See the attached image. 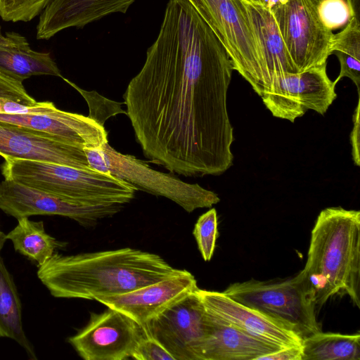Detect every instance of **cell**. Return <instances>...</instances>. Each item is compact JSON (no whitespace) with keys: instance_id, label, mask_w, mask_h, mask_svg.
<instances>
[{"instance_id":"cell-18","label":"cell","mask_w":360,"mask_h":360,"mask_svg":"<svg viewBox=\"0 0 360 360\" xmlns=\"http://www.w3.org/2000/svg\"><path fill=\"white\" fill-rule=\"evenodd\" d=\"M208 314L210 329L197 349L196 360H258L280 349Z\"/></svg>"},{"instance_id":"cell-33","label":"cell","mask_w":360,"mask_h":360,"mask_svg":"<svg viewBox=\"0 0 360 360\" xmlns=\"http://www.w3.org/2000/svg\"><path fill=\"white\" fill-rule=\"evenodd\" d=\"M28 44L26 38L20 34L11 32L4 35L0 30V45H24Z\"/></svg>"},{"instance_id":"cell-16","label":"cell","mask_w":360,"mask_h":360,"mask_svg":"<svg viewBox=\"0 0 360 360\" xmlns=\"http://www.w3.org/2000/svg\"><path fill=\"white\" fill-rule=\"evenodd\" d=\"M0 121L48 133L82 150L99 148L108 142V132L103 126L89 116L57 108L43 113L0 112Z\"/></svg>"},{"instance_id":"cell-15","label":"cell","mask_w":360,"mask_h":360,"mask_svg":"<svg viewBox=\"0 0 360 360\" xmlns=\"http://www.w3.org/2000/svg\"><path fill=\"white\" fill-rule=\"evenodd\" d=\"M0 155L91 168L84 150L40 131L0 121Z\"/></svg>"},{"instance_id":"cell-34","label":"cell","mask_w":360,"mask_h":360,"mask_svg":"<svg viewBox=\"0 0 360 360\" xmlns=\"http://www.w3.org/2000/svg\"><path fill=\"white\" fill-rule=\"evenodd\" d=\"M352 12V17L360 20V0H346Z\"/></svg>"},{"instance_id":"cell-9","label":"cell","mask_w":360,"mask_h":360,"mask_svg":"<svg viewBox=\"0 0 360 360\" xmlns=\"http://www.w3.org/2000/svg\"><path fill=\"white\" fill-rule=\"evenodd\" d=\"M327 63L299 73L274 79L261 96L272 115L291 122L308 110L323 115L337 98L335 84L328 77Z\"/></svg>"},{"instance_id":"cell-23","label":"cell","mask_w":360,"mask_h":360,"mask_svg":"<svg viewBox=\"0 0 360 360\" xmlns=\"http://www.w3.org/2000/svg\"><path fill=\"white\" fill-rule=\"evenodd\" d=\"M302 360H360V335L311 334L302 339Z\"/></svg>"},{"instance_id":"cell-8","label":"cell","mask_w":360,"mask_h":360,"mask_svg":"<svg viewBox=\"0 0 360 360\" xmlns=\"http://www.w3.org/2000/svg\"><path fill=\"white\" fill-rule=\"evenodd\" d=\"M319 1H267L298 73L327 63L330 55L333 33L324 26L319 18Z\"/></svg>"},{"instance_id":"cell-2","label":"cell","mask_w":360,"mask_h":360,"mask_svg":"<svg viewBox=\"0 0 360 360\" xmlns=\"http://www.w3.org/2000/svg\"><path fill=\"white\" fill-rule=\"evenodd\" d=\"M184 271L157 254L124 248L70 255L55 252L37 274L55 297L95 300L127 292Z\"/></svg>"},{"instance_id":"cell-17","label":"cell","mask_w":360,"mask_h":360,"mask_svg":"<svg viewBox=\"0 0 360 360\" xmlns=\"http://www.w3.org/2000/svg\"><path fill=\"white\" fill-rule=\"evenodd\" d=\"M135 0H51L39 14L36 36L49 39L70 27L84 25L114 13H126Z\"/></svg>"},{"instance_id":"cell-14","label":"cell","mask_w":360,"mask_h":360,"mask_svg":"<svg viewBox=\"0 0 360 360\" xmlns=\"http://www.w3.org/2000/svg\"><path fill=\"white\" fill-rule=\"evenodd\" d=\"M198 289L194 276L184 271L176 276L95 300L118 311L143 326L167 308Z\"/></svg>"},{"instance_id":"cell-11","label":"cell","mask_w":360,"mask_h":360,"mask_svg":"<svg viewBox=\"0 0 360 360\" xmlns=\"http://www.w3.org/2000/svg\"><path fill=\"white\" fill-rule=\"evenodd\" d=\"M122 205H82L11 180L0 183V210L17 219L34 215H58L90 226L115 215Z\"/></svg>"},{"instance_id":"cell-30","label":"cell","mask_w":360,"mask_h":360,"mask_svg":"<svg viewBox=\"0 0 360 360\" xmlns=\"http://www.w3.org/2000/svg\"><path fill=\"white\" fill-rule=\"evenodd\" d=\"M0 98L33 105L37 102L29 95L22 82L0 72Z\"/></svg>"},{"instance_id":"cell-3","label":"cell","mask_w":360,"mask_h":360,"mask_svg":"<svg viewBox=\"0 0 360 360\" xmlns=\"http://www.w3.org/2000/svg\"><path fill=\"white\" fill-rule=\"evenodd\" d=\"M299 273L316 307L334 295H347L360 308L359 211L341 207L321 211Z\"/></svg>"},{"instance_id":"cell-28","label":"cell","mask_w":360,"mask_h":360,"mask_svg":"<svg viewBox=\"0 0 360 360\" xmlns=\"http://www.w3.org/2000/svg\"><path fill=\"white\" fill-rule=\"evenodd\" d=\"M318 13L322 23L330 31L345 26L352 18L346 0H320Z\"/></svg>"},{"instance_id":"cell-4","label":"cell","mask_w":360,"mask_h":360,"mask_svg":"<svg viewBox=\"0 0 360 360\" xmlns=\"http://www.w3.org/2000/svg\"><path fill=\"white\" fill-rule=\"evenodd\" d=\"M0 169L4 179L82 205H124L137 191L132 184L92 168L6 158Z\"/></svg>"},{"instance_id":"cell-36","label":"cell","mask_w":360,"mask_h":360,"mask_svg":"<svg viewBox=\"0 0 360 360\" xmlns=\"http://www.w3.org/2000/svg\"><path fill=\"white\" fill-rule=\"evenodd\" d=\"M244 1L251 4L264 5L267 3L268 0H243Z\"/></svg>"},{"instance_id":"cell-1","label":"cell","mask_w":360,"mask_h":360,"mask_svg":"<svg viewBox=\"0 0 360 360\" xmlns=\"http://www.w3.org/2000/svg\"><path fill=\"white\" fill-rule=\"evenodd\" d=\"M233 70L225 47L192 5L169 0L143 66L123 95L144 156L187 177L230 168Z\"/></svg>"},{"instance_id":"cell-21","label":"cell","mask_w":360,"mask_h":360,"mask_svg":"<svg viewBox=\"0 0 360 360\" xmlns=\"http://www.w3.org/2000/svg\"><path fill=\"white\" fill-rule=\"evenodd\" d=\"M0 338L16 342L31 359H37L23 329L22 306L13 278L0 255Z\"/></svg>"},{"instance_id":"cell-25","label":"cell","mask_w":360,"mask_h":360,"mask_svg":"<svg viewBox=\"0 0 360 360\" xmlns=\"http://www.w3.org/2000/svg\"><path fill=\"white\" fill-rule=\"evenodd\" d=\"M217 214L214 208L202 214L195 224L193 235L203 259L210 261L214 254L218 236Z\"/></svg>"},{"instance_id":"cell-31","label":"cell","mask_w":360,"mask_h":360,"mask_svg":"<svg viewBox=\"0 0 360 360\" xmlns=\"http://www.w3.org/2000/svg\"><path fill=\"white\" fill-rule=\"evenodd\" d=\"M359 111H360V99L359 94V99L357 105L355 108L353 115V129L350 134V141L352 144V155L354 164L356 166L360 165V157H359V133H360V125H359Z\"/></svg>"},{"instance_id":"cell-24","label":"cell","mask_w":360,"mask_h":360,"mask_svg":"<svg viewBox=\"0 0 360 360\" xmlns=\"http://www.w3.org/2000/svg\"><path fill=\"white\" fill-rule=\"evenodd\" d=\"M338 57L340 71L334 83L343 77H348L356 86L359 92L360 84V20L352 17L345 28L333 34L330 55Z\"/></svg>"},{"instance_id":"cell-27","label":"cell","mask_w":360,"mask_h":360,"mask_svg":"<svg viewBox=\"0 0 360 360\" xmlns=\"http://www.w3.org/2000/svg\"><path fill=\"white\" fill-rule=\"evenodd\" d=\"M67 83L74 87L84 98L89 108V117L104 127L105 121L117 114H126L121 108L120 103L108 99L95 91H87L82 89L70 80L62 77Z\"/></svg>"},{"instance_id":"cell-12","label":"cell","mask_w":360,"mask_h":360,"mask_svg":"<svg viewBox=\"0 0 360 360\" xmlns=\"http://www.w3.org/2000/svg\"><path fill=\"white\" fill-rule=\"evenodd\" d=\"M145 335L142 326L121 312L108 308L91 314L89 323L68 338L85 360H124Z\"/></svg>"},{"instance_id":"cell-22","label":"cell","mask_w":360,"mask_h":360,"mask_svg":"<svg viewBox=\"0 0 360 360\" xmlns=\"http://www.w3.org/2000/svg\"><path fill=\"white\" fill-rule=\"evenodd\" d=\"M15 250L37 264L38 267L48 261L64 243L48 234L42 221L29 217L18 219L17 225L6 234Z\"/></svg>"},{"instance_id":"cell-7","label":"cell","mask_w":360,"mask_h":360,"mask_svg":"<svg viewBox=\"0 0 360 360\" xmlns=\"http://www.w3.org/2000/svg\"><path fill=\"white\" fill-rule=\"evenodd\" d=\"M233 300L286 325L303 338L321 331L316 306L298 273L283 279L254 278L231 284L224 292Z\"/></svg>"},{"instance_id":"cell-13","label":"cell","mask_w":360,"mask_h":360,"mask_svg":"<svg viewBox=\"0 0 360 360\" xmlns=\"http://www.w3.org/2000/svg\"><path fill=\"white\" fill-rule=\"evenodd\" d=\"M196 292L206 311L219 321L280 348L302 346V338L277 319L233 300L223 292L200 288Z\"/></svg>"},{"instance_id":"cell-32","label":"cell","mask_w":360,"mask_h":360,"mask_svg":"<svg viewBox=\"0 0 360 360\" xmlns=\"http://www.w3.org/2000/svg\"><path fill=\"white\" fill-rule=\"evenodd\" d=\"M258 360H302V346H290L280 348Z\"/></svg>"},{"instance_id":"cell-29","label":"cell","mask_w":360,"mask_h":360,"mask_svg":"<svg viewBox=\"0 0 360 360\" xmlns=\"http://www.w3.org/2000/svg\"><path fill=\"white\" fill-rule=\"evenodd\" d=\"M131 358L136 360H174L157 340L146 333L137 343Z\"/></svg>"},{"instance_id":"cell-26","label":"cell","mask_w":360,"mask_h":360,"mask_svg":"<svg viewBox=\"0 0 360 360\" xmlns=\"http://www.w3.org/2000/svg\"><path fill=\"white\" fill-rule=\"evenodd\" d=\"M51 0H0V17L8 22H29L39 15Z\"/></svg>"},{"instance_id":"cell-5","label":"cell","mask_w":360,"mask_h":360,"mask_svg":"<svg viewBox=\"0 0 360 360\" xmlns=\"http://www.w3.org/2000/svg\"><path fill=\"white\" fill-rule=\"evenodd\" d=\"M187 1L222 43L233 70L262 96L269 81L242 0Z\"/></svg>"},{"instance_id":"cell-35","label":"cell","mask_w":360,"mask_h":360,"mask_svg":"<svg viewBox=\"0 0 360 360\" xmlns=\"http://www.w3.org/2000/svg\"><path fill=\"white\" fill-rule=\"evenodd\" d=\"M7 240L6 234L3 231L1 224H0V252L4 246L6 241Z\"/></svg>"},{"instance_id":"cell-19","label":"cell","mask_w":360,"mask_h":360,"mask_svg":"<svg viewBox=\"0 0 360 360\" xmlns=\"http://www.w3.org/2000/svg\"><path fill=\"white\" fill-rule=\"evenodd\" d=\"M242 1L259 47L269 86L279 75L298 73L267 3L260 5Z\"/></svg>"},{"instance_id":"cell-6","label":"cell","mask_w":360,"mask_h":360,"mask_svg":"<svg viewBox=\"0 0 360 360\" xmlns=\"http://www.w3.org/2000/svg\"><path fill=\"white\" fill-rule=\"evenodd\" d=\"M90 167L110 174L150 194L167 198L188 212L211 207L220 198L198 184L184 182L171 174L156 171L131 155L122 154L108 142L99 148L84 149Z\"/></svg>"},{"instance_id":"cell-20","label":"cell","mask_w":360,"mask_h":360,"mask_svg":"<svg viewBox=\"0 0 360 360\" xmlns=\"http://www.w3.org/2000/svg\"><path fill=\"white\" fill-rule=\"evenodd\" d=\"M0 72L20 82L32 76L63 77L49 52L32 49L24 45H0Z\"/></svg>"},{"instance_id":"cell-10","label":"cell","mask_w":360,"mask_h":360,"mask_svg":"<svg viewBox=\"0 0 360 360\" xmlns=\"http://www.w3.org/2000/svg\"><path fill=\"white\" fill-rule=\"evenodd\" d=\"M197 290L171 305L142 327L174 360H196L200 344L208 335L211 319Z\"/></svg>"}]
</instances>
